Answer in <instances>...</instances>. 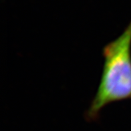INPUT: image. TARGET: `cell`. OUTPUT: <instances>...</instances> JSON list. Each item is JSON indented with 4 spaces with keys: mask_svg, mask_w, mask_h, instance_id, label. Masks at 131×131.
Listing matches in <instances>:
<instances>
[{
    "mask_svg": "<svg viewBox=\"0 0 131 131\" xmlns=\"http://www.w3.org/2000/svg\"><path fill=\"white\" fill-rule=\"evenodd\" d=\"M100 81L86 117L96 120L109 104L131 98V21L117 38L104 47Z\"/></svg>",
    "mask_w": 131,
    "mask_h": 131,
    "instance_id": "6da1fadb",
    "label": "cell"
}]
</instances>
